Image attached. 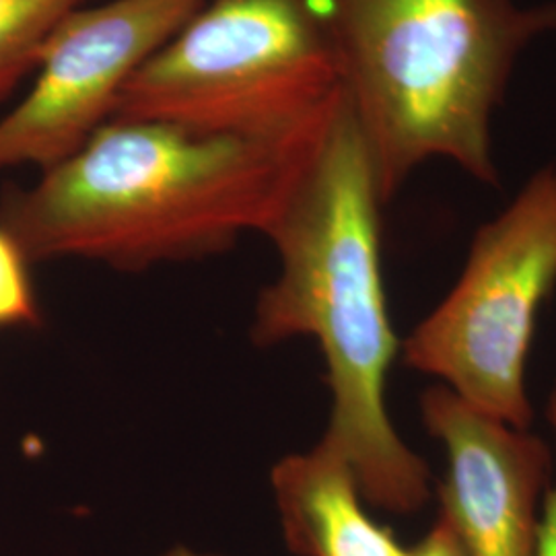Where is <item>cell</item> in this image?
<instances>
[{"label":"cell","instance_id":"cell-1","mask_svg":"<svg viewBox=\"0 0 556 556\" xmlns=\"http://www.w3.org/2000/svg\"><path fill=\"white\" fill-rule=\"evenodd\" d=\"M378 176L344 98L293 190L266 229L280 270L260 293L258 346L318 342L332 394L319 445L342 457L367 505L415 516L431 498L427 462L400 438L386 404L397 340L381 268Z\"/></svg>","mask_w":556,"mask_h":556},{"label":"cell","instance_id":"cell-2","mask_svg":"<svg viewBox=\"0 0 556 556\" xmlns=\"http://www.w3.org/2000/svg\"><path fill=\"white\" fill-rule=\"evenodd\" d=\"M328 128L245 139L110 119L34 186L4 190L0 223L31 262L142 270L219 254L243 233H266Z\"/></svg>","mask_w":556,"mask_h":556},{"label":"cell","instance_id":"cell-3","mask_svg":"<svg viewBox=\"0 0 556 556\" xmlns=\"http://www.w3.org/2000/svg\"><path fill=\"white\" fill-rule=\"evenodd\" d=\"M314 2L383 204L431 160L497 186L493 118L523 50L556 31V2Z\"/></svg>","mask_w":556,"mask_h":556},{"label":"cell","instance_id":"cell-4","mask_svg":"<svg viewBox=\"0 0 556 556\" xmlns=\"http://www.w3.org/2000/svg\"><path fill=\"white\" fill-rule=\"evenodd\" d=\"M344 98L314 0H206L126 80L112 119L293 139L326 130Z\"/></svg>","mask_w":556,"mask_h":556},{"label":"cell","instance_id":"cell-5","mask_svg":"<svg viewBox=\"0 0 556 556\" xmlns=\"http://www.w3.org/2000/svg\"><path fill=\"white\" fill-rule=\"evenodd\" d=\"M555 285L556 165H546L478 229L456 285L402 342V358L484 415L530 429L528 357Z\"/></svg>","mask_w":556,"mask_h":556},{"label":"cell","instance_id":"cell-6","mask_svg":"<svg viewBox=\"0 0 556 556\" xmlns=\"http://www.w3.org/2000/svg\"><path fill=\"white\" fill-rule=\"evenodd\" d=\"M206 0H112L75 9L46 41L38 77L0 118V172L50 169L112 119L119 91Z\"/></svg>","mask_w":556,"mask_h":556},{"label":"cell","instance_id":"cell-7","mask_svg":"<svg viewBox=\"0 0 556 556\" xmlns=\"http://www.w3.org/2000/svg\"><path fill=\"white\" fill-rule=\"evenodd\" d=\"M420 418L447 456L439 486L445 517L468 556H538L542 507L553 472L548 445L433 386Z\"/></svg>","mask_w":556,"mask_h":556},{"label":"cell","instance_id":"cell-8","mask_svg":"<svg viewBox=\"0 0 556 556\" xmlns=\"http://www.w3.org/2000/svg\"><path fill=\"white\" fill-rule=\"evenodd\" d=\"M270 484L282 536L298 556H408L394 532L365 509L349 464L316 445L282 457Z\"/></svg>","mask_w":556,"mask_h":556},{"label":"cell","instance_id":"cell-9","mask_svg":"<svg viewBox=\"0 0 556 556\" xmlns=\"http://www.w3.org/2000/svg\"><path fill=\"white\" fill-rule=\"evenodd\" d=\"M80 0H0V100L38 66L41 50Z\"/></svg>","mask_w":556,"mask_h":556},{"label":"cell","instance_id":"cell-10","mask_svg":"<svg viewBox=\"0 0 556 556\" xmlns=\"http://www.w3.org/2000/svg\"><path fill=\"white\" fill-rule=\"evenodd\" d=\"M31 264L20 241L0 223V330L41 326Z\"/></svg>","mask_w":556,"mask_h":556},{"label":"cell","instance_id":"cell-11","mask_svg":"<svg viewBox=\"0 0 556 556\" xmlns=\"http://www.w3.org/2000/svg\"><path fill=\"white\" fill-rule=\"evenodd\" d=\"M408 556H468L454 528L443 516H438L431 530L408 548Z\"/></svg>","mask_w":556,"mask_h":556},{"label":"cell","instance_id":"cell-12","mask_svg":"<svg viewBox=\"0 0 556 556\" xmlns=\"http://www.w3.org/2000/svg\"><path fill=\"white\" fill-rule=\"evenodd\" d=\"M548 422L553 427L556 443V390L548 400ZM538 556H556V482L553 486H548L546 497H544Z\"/></svg>","mask_w":556,"mask_h":556},{"label":"cell","instance_id":"cell-13","mask_svg":"<svg viewBox=\"0 0 556 556\" xmlns=\"http://www.w3.org/2000/svg\"><path fill=\"white\" fill-rule=\"evenodd\" d=\"M160 556H219V555H211V553H200V551H194V548H188V546H172V548H167L165 553H161Z\"/></svg>","mask_w":556,"mask_h":556}]
</instances>
